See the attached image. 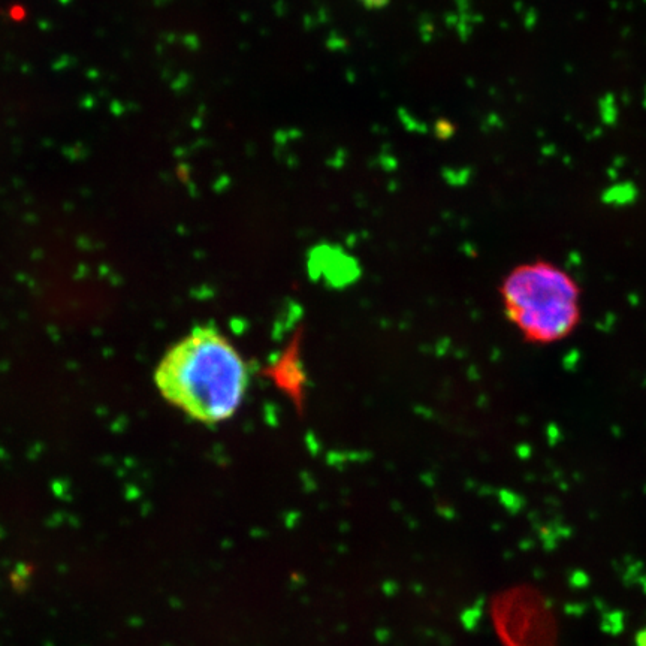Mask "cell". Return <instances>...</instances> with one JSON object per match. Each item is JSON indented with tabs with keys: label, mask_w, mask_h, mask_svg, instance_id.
Wrapping results in <instances>:
<instances>
[{
	"label": "cell",
	"mask_w": 646,
	"mask_h": 646,
	"mask_svg": "<svg viewBox=\"0 0 646 646\" xmlns=\"http://www.w3.org/2000/svg\"><path fill=\"white\" fill-rule=\"evenodd\" d=\"M156 386L172 406L202 424L228 421L240 409L249 368L216 326H196L163 356Z\"/></svg>",
	"instance_id": "cell-1"
},
{
	"label": "cell",
	"mask_w": 646,
	"mask_h": 646,
	"mask_svg": "<svg viewBox=\"0 0 646 646\" xmlns=\"http://www.w3.org/2000/svg\"><path fill=\"white\" fill-rule=\"evenodd\" d=\"M504 313L531 344L558 343L581 322V289L552 262L534 261L513 268L500 288Z\"/></svg>",
	"instance_id": "cell-2"
}]
</instances>
